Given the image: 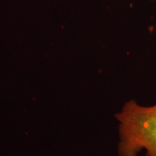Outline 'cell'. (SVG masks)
Returning <instances> with one entry per match:
<instances>
[{"mask_svg":"<svg viewBox=\"0 0 156 156\" xmlns=\"http://www.w3.org/2000/svg\"><path fill=\"white\" fill-rule=\"evenodd\" d=\"M119 122V156H156V104L145 107L131 100L116 114Z\"/></svg>","mask_w":156,"mask_h":156,"instance_id":"cell-1","label":"cell"}]
</instances>
